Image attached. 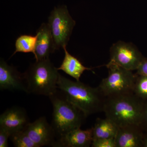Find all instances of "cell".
Returning a JSON list of instances; mask_svg holds the SVG:
<instances>
[{
    "label": "cell",
    "instance_id": "6da1fadb",
    "mask_svg": "<svg viewBox=\"0 0 147 147\" xmlns=\"http://www.w3.org/2000/svg\"><path fill=\"white\" fill-rule=\"evenodd\" d=\"M57 88L86 117L103 111L105 97L98 88H93L80 81L73 82L59 74Z\"/></svg>",
    "mask_w": 147,
    "mask_h": 147
},
{
    "label": "cell",
    "instance_id": "2e32d148",
    "mask_svg": "<svg viewBox=\"0 0 147 147\" xmlns=\"http://www.w3.org/2000/svg\"><path fill=\"white\" fill-rule=\"evenodd\" d=\"M38 35L35 36L22 35L18 37L15 42V50L11 57L17 53H32L36 55V47Z\"/></svg>",
    "mask_w": 147,
    "mask_h": 147
},
{
    "label": "cell",
    "instance_id": "e0dca14e",
    "mask_svg": "<svg viewBox=\"0 0 147 147\" xmlns=\"http://www.w3.org/2000/svg\"><path fill=\"white\" fill-rule=\"evenodd\" d=\"M10 138L15 147H38L24 130L13 133Z\"/></svg>",
    "mask_w": 147,
    "mask_h": 147
},
{
    "label": "cell",
    "instance_id": "5b68a950",
    "mask_svg": "<svg viewBox=\"0 0 147 147\" xmlns=\"http://www.w3.org/2000/svg\"><path fill=\"white\" fill-rule=\"evenodd\" d=\"M106 67L108 75L98 86L105 97L133 93L136 76L127 70L110 61Z\"/></svg>",
    "mask_w": 147,
    "mask_h": 147
},
{
    "label": "cell",
    "instance_id": "9c48e42d",
    "mask_svg": "<svg viewBox=\"0 0 147 147\" xmlns=\"http://www.w3.org/2000/svg\"><path fill=\"white\" fill-rule=\"evenodd\" d=\"M0 89L21 91L28 93L24 74L3 59L0 61Z\"/></svg>",
    "mask_w": 147,
    "mask_h": 147
},
{
    "label": "cell",
    "instance_id": "ac0fdd59",
    "mask_svg": "<svg viewBox=\"0 0 147 147\" xmlns=\"http://www.w3.org/2000/svg\"><path fill=\"white\" fill-rule=\"evenodd\" d=\"M133 93L143 100L147 99V76L138 75L136 77Z\"/></svg>",
    "mask_w": 147,
    "mask_h": 147
},
{
    "label": "cell",
    "instance_id": "52a82bcc",
    "mask_svg": "<svg viewBox=\"0 0 147 147\" xmlns=\"http://www.w3.org/2000/svg\"><path fill=\"white\" fill-rule=\"evenodd\" d=\"M110 60L123 68L134 71L144 58L133 44L119 41L114 43L110 49Z\"/></svg>",
    "mask_w": 147,
    "mask_h": 147
},
{
    "label": "cell",
    "instance_id": "277c9868",
    "mask_svg": "<svg viewBox=\"0 0 147 147\" xmlns=\"http://www.w3.org/2000/svg\"><path fill=\"white\" fill-rule=\"evenodd\" d=\"M59 74L49 58L36 61L24 73L28 93L48 97L54 94Z\"/></svg>",
    "mask_w": 147,
    "mask_h": 147
},
{
    "label": "cell",
    "instance_id": "5bb4252c",
    "mask_svg": "<svg viewBox=\"0 0 147 147\" xmlns=\"http://www.w3.org/2000/svg\"><path fill=\"white\" fill-rule=\"evenodd\" d=\"M63 48L64 50L65 57L60 66L57 68L58 70H62L76 79V81H80L84 71L92 70L93 68H89L83 65L79 59L69 53L66 46Z\"/></svg>",
    "mask_w": 147,
    "mask_h": 147
},
{
    "label": "cell",
    "instance_id": "4fadbf2b",
    "mask_svg": "<svg viewBox=\"0 0 147 147\" xmlns=\"http://www.w3.org/2000/svg\"><path fill=\"white\" fill-rule=\"evenodd\" d=\"M36 34L38 38L34 57L36 61L48 59L50 54L54 53L56 49L48 24H41L37 31Z\"/></svg>",
    "mask_w": 147,
    "mask_h": 147
},
{
    "label": "cell",
    "instance_id": "ba28073f",
    "mask_svg": "<svg viewBox=\"0 0 147 147\" xmlns=\"http://www.w3.org/2000/svg\"><path fill=\"white\" fill-rule=\"evenodd\" d=\"M24 130L38 147L56 146V133L52 125L48 123L44 116L33 122L29 123Z\"/></svg>",
    "mask_w": 147,
    "mask_h": 147
},
{
    "label": "cell",
    "instance_id": "7c38bea8",
    "mask_svg": "<svg viewBox=\"0 0 147 147\" xmlns=\"http://www.w3.org/2000/svg\"><path fill=\"white\" fill-rule=\"evenodd\" d=\"M93 140L92 127L86 130L77 128L61 137L55 147H88L92 145Z\"/></svg>",
    "mask_w": 147,
    "mask_h": 147
},
{
    "label": "cell",
    "instance_id": "ffe728a7",
    "mask_svg": "<svg viewBox=\"0 0 147 147\" xmlns=\"http://www.w3.org/2000/svg\"><path fill=\"white\" fill-rule=\"evenodd\" d=\"M10 136L9 132L0 127V147H8V140Z\"/></svg>",
    "mask_w": 147,
    "mask_h": 147
},
{
    "label": "cell",
    "instance_id": "44dd1931",
    "mask_svg": "<svg viewBox=\"0 0 147 147\" xmlns=\"http://www.w3.org/2000/svg\"><path fill=\"white\" fill-rule=\"evenodd\" d=\"M136 70L137 75L147 76V59H144Z\"/></svg>",
    "mask_w": 147,
    "mask_h": 147
},
{
    "label": "cell",
    "instance_id": "30bf717a",
    "mask_svg": "<svg viewBox=\"0 0 147 147\" xmlns=\"http://www.w3.org/2000/svg\"><path fill=\"white\" fill-rule=\"evenodd\" d=\"M30 123L26 110L19 107L8 108L0 116V127L11 134L24 130Z\"/></svg>",
    "mask_w": 147,
    "mask_h": 147
},
{
    "label": "cell",
    "instance_id": "603a6c76",
    "mask_svg": "<svg viewBox=\"0 0 147 147\" xmlns=\"http://www.w3.org/2000/svg\"><path fill=\"white\" fill-rule=\"evenodd\" d=\"M143 147H147V134L144 135L143 139Z\"/></svg>",
    "mask_w": 147,
    "mask_h": 147
},
{
    "label": "cell",
    "instance_id": "7402d4cb",
    "mask_svg": "<svg viewBox=\"0 0 147 147\" xmlns=\"http://www.w3.org/2000/svg\"><path fill=\"white\" fill-rule=\"evenodd\" d=\"M144 124L147 126V100L146 101L144 100L142 121L140 125L142 126Z\"/></svg>",
    "mask_w": 147,
    "mask_h": 147
},
{
    "label": "cell",
    "instance_id": "8fae6325",
    "mask_svg": "<svg viewBox=\"0 0 147 147\" xmlns=\"http://www.w3.org/2000/svg\"><path fill=\"white\" fill-rule=\"evenodd\" d=\"M142 127L136 124L119 127L115 139L116 147H143Z\"/></svg>",
    "mask_w": 147,
    "mask_h": 147
},
{
    "label": "cell",
    "instance_id": "8992f818",
    "mask_svg": "<svg viewBox=\"0 0 147 147\" xmlns=\"http://www.w3.org/2000/svg\"><path fill=\"white\" fill-rule=\"evenodd\" d=\"M47 24L51 30L56 50L66 46L76 24L66 6L55 7L50 13Z\"/></svg>",
    "mask_w": 147,
    "mask_h": 147
},
{
    "label": "cell",
    "instance_id": "9a60e30c",
    "mask_svg": "<svg viewBox=\"0 0 147 147\" xmlns=\"http://www.w3.org/2000/svg\"><path fill=\"white\" fill-rule=\"evenodd\" d=\"M118 128L110 119L97 118L92 127L93 140L115 138Z\"/></svg>",
    "mask_w": 147,
    "mask_h": 147
},
{
    "label": "cell",
    "instance_id": "7a4b0ae2",
    "mask_svg": "<svg viewBox=\"0 0 147 147\" xmlns=\"http://www.w3.org/2000/svg\"><path fill=\"white\" fill-rule=\"evenodd\" d=\"M144 100L134 93L105 98L103 111L106 118L118 126L127 125H140Z\"/></svg>",
    "mask_w": 147,
    "mask_h": 147
},
{
    "label": "cell",
    "instance_id": "d6986e66",
    "mask_svg": "<svg viewBox=\"0 0 147 147\" xmlns=\"http://www.w3.org/2000/svg\"><path fill=\"white\" fill-rule=\"evenodd\" d=\"M115 138L102 139L93 140L92 147H116Z\"/></svg>",
    "mask_w": 147,
    "mask_h": 147
},
{
    "label": "cell",
    "instance_id": "3957f363",
    "mask_svg": "<svg viewBox=\"0 0 147 147\" xmlns=\"http://www.w3.org/2000/svg\"><path fill=\"white\" fill-rule=\"evenodd\" d=\"M53 108L52 125L59 138L69 131L81 128L86 117L74 105L62 92L58 90L49 96Z\"/></svg>",
    "mask_w": 147,
    "mask_h": 147
}]
</instances>
